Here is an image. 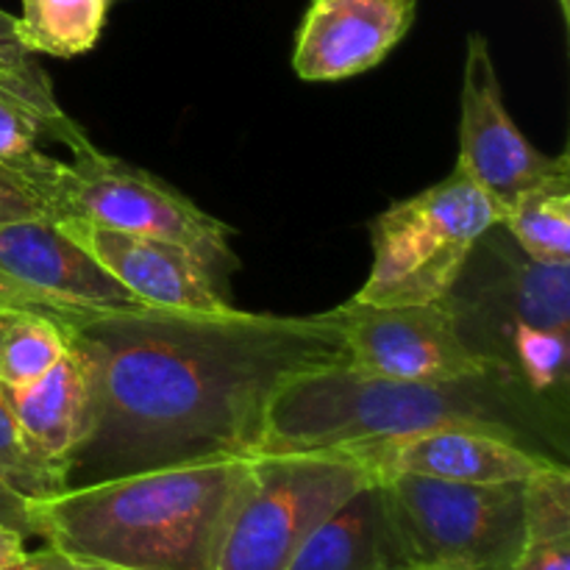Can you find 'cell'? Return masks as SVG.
Returning <instances> with one entry per match:
<instances>
[{"mask_svg": "<svg viewBox=\"0 0 570 570\" xmlns=\"http://www.w3.org/2000/svg\"><path fill=\"white\" fill-rule=\"evenodd\" d=\"M510 570H570V538L523 540Z\"/></svg>", "mask_w": 570, "mask_h": 570, "instance_id": "cell-24", "label": "cell"}, {"mask_svg": "<svg viewBox=\"0 0 570 570\" xmlns=\"http://www.w3.org/2000/svg\"><path fill=\"white\" fill-rule=\"evenodd\" d=\"M399 570H421V568H399Z\"/></svg>", "mask_w": 570, "mask_h": 570, "instance_id": "cell-29", "label": "cell"}, {"mask_svg": "<svg viewBox=\"0 0 570 570\" xmlns=\"http://www.w3.org/2000/svg\"><path fill=\"white\" fill-rule=\"evenodd\" d=\"M499 226L540 265H570V167L518 195Z\"/></svg>", "mask_w": 570, "mask_h": 570, "instance_id": "cell-17", "label": "cell"}, {"mask_svg": "<svg viewBox=\"0 0 570 570\" xmlns=\"http://www.w3.org/2000/svg\"><path fill=\"white\" fill-rule=\"evenodd\" d=\"M443 301L465 343L534 415L566 421L570 265H540L490 228Z\"/></svg>", "mask_w": 570, "mask_h": 570, "instance_id": "cell-4", "label": "cell"}, {"mask_svg": "<svg viewBox=\"0 0 570 570\" xmlns=\"http://www.w3.org/2000/svg\"><path fill=\"white\" fill-rule=\"evenodd\" d=\"M53 206L59 217L98 223L117 232L170 239L204 259L228 287L239 267L232 250V228L200 209L178 189L128 161L106 156L95 145L59 161L53 178Z\"/></svg>", "mask_w": 570, "mask_h": 570, "instance_id": "cell-8", "label": "cell"}, {"mask_svg": "<svg viewBox=\"0 0 570 570\" xmlns=\"http://www.w3.org/2000/svg\"><path fill=\"white\" fill-rule=\"evenodd\" d=\"M460 156L456 167L501 212L543 178L570 167L568 154L546 156L529 142L504 104L490 42L482 33L468 37L460 92Z\"/></svg>", "mask_w": 570, "mask_h": 570, "instance_id": "cell-11", "label": "cell"}, {"mask_svg": "<svg viewBox=\"0 0 570 570\" xmlns=\"http://www.w3.org/2000/svg\"><path fill=\"white\" fill-rule=\"evenodd\" d=\"M373 479L348 451L250 456L217 570H287L304 540Z\"/></svg>", "mask_w": 570, "mask_h": 570, "instance_id": "cell-6", "label": "cell"}, {"mask_svg": "<svg viewBox=\"0 0 570 570\" xmlns=\"http://www.w3.org/2000/svg\"><path fill=\"white\" fill-rule=\"evenodd\" d=\"M557 3H560L562 20H566V26L570 28V0H557Z\"/></svg>", "mask_w": 570, "mask_h": 570, "instance_id": "cell-28", "label": "cell"}, {"mask_svg": "<svg viewBox=\"0 0 570 570\" xmlns=\"http://www.w3.org/2000/svg\"><path fill=\"white\" fill-rule=\"evenodd\" d=\"M89 373L92 417L72 484L193 462L250 460L273 395L345 362L328 312H50Z\"/></svg>", "mask_w": 570, "mask_h": 570, "instance_id": "cell-1", "label": "cell"}, {"mask_svg": "<svg viewBox=\"0 0 570 570\" xmlns=\"http://www.w3.org/2000/svg\"><path fill=\"white\" fill-rule=\"evenodd\" d=\"M328 315L343 337L345 362L371 376L426 384L501 379L493 362L465 343L445 301L376 306L351 298Z\"/></svg>", "mask_w": 570, "mask_h": 570, "instance_id": "cell-9", "label": "cell"}, {"mask_svg": "<svg viewBox=\"0 0 570 570\" xmlns=\"http://www.w3.org/2000/svg\"><path fill=\"white\" fill-rule=\"evenodd\" d=\"M0 304L42 312L142 306L53 217H22L0 226Z\"/></svg>", "mask_w": 570, "mask_h": 570, "instance_id": "cell-10", "label": "cell"}, {"mask_svg": "<svg viewBox=\"0 0 570 570\" xmlns=\"http://www.w3.org/2000/svg\"><path fill=\"white\" fill-rule=\"evenodd\" d=\"M9 570H122L115 566H106V562L83 560V557L65 554V551L53 549V546H45L39 551H26L22 560Z\"/></svg>", "mask_w": 570, "mask_h": 570, "instance_id": "cell-25", "label": "cell"}, {"mask_svg": "<svg viewBox=\"0 0 570 570\" xmlns=\"http://www.w3.org/2000/svg\"><path fill=\"white\" fill-rule=\"evenodd\" d=\"M0 479L28 501L50 499L65 490L28 451L3 384H0Z\"/></svg>", "mask_w": 570, "mask_h": 570, "instance_id": "cell-22", "label": "cell"}, {"mask_svg": "<svg viewBox=\"0 0 570 570\" xmlns=\"http://www.w3.org/2000/svg\"><path fill=\"white\" fill-rule=\"evenodd\" d=\"M0 92L22 104L45 126H50L59 145L70 150V156L92 145L83 128L72 117H67V111L59 106L53 83H50L45 67L37 61V53H31L22 45L20 31H17V17L3 9H0Z\"/></svg>", "mask_w": 570, "mask_h": 570, "instance_id": "cell-18", "label": "cell"}, {"mask_svg": "<svg viewBox=\"0 0 570 570\" xmlns=\"http://www.w3.org/2000/svg\"><path fill=\"white\" fill-rule=\"evenodd\" d=\"M523 540L570 538V471L566 462H546L521 484Z\"/></svg>", "mask_w": 570, "mask_h": 570, "instance_id": "cell-21", "label": "cell"}, {"mask_svg": "<svg viewBox=\"0 0 570 570\" xmlns=\"http://www.w3.org/2000/svg\"><path fill=\"white\" fill-rule=\"evenodd\" d=\"M0 527H9L22 532L26 538H37V527H33V501L11 490L9 484L0 479Z\"/></svg>", "mask_w": 570, "mask_h": 570, "instance_id": "cell-26", "label": "cell"}, {"mask_svg": "<svg viewBox=\"0 0 570 570\" xmlns=\"http://www.w3.org/2000/svg\"><path fill=\"white\" fill-rule=\"evenodd\" d=\"M527 421L499 376L399 382L337 362L301 373L273 395L254 456L354 451L443 426L499 429L527 443Z\"/></svg>", "mask_w": 570, "mask_h": 570, "instance_id": "cell-3", "label": "cell"}, {"mask_svg": "<svg viewBox=\"0 0 570 570\" xmlns=\"http://www.w3.org/2000/svg\"><path fill=\"white\" fill-rule=\"evenodd\" d=\"M109 0H22L17 31L37 56L72 59L98 45Z\"/></svg>", "mask_w": 570, "mask_h": 570, "instance_id": "cell-19", "label": "cell"}, {"mask_svg": "<svg viewBox=\"0 0 570 570\" xmlns=\"http://www.w3.org/2000/svg\"><path fill=\"white\" fill-rule=\"evenodd\" d=\"M493 226H499L495 204L454 167L443 181L373 220L371 273L354 298L376 306L438 304Z\"/></svg>", "mask_w": 570, "mask_h": 570, "instance_id": "cell-5", "label": "cell"}, {"mask_svg": "<svg viewBox=\"0 0 570 570\" xmlns=\"http://www.w3.org/2000/svg\"><path fill=\"white\" fill-rule=\"evenodd\" d=\"M6 395L33 460L61 488H70L72 456L87 440L92 417L89 373L81 354L67 348L37 382L6 387Z\"/></svg>", "mask_w": 570, "mask_h": 570, "instance_id": "cell-15", "label": "cell"}, {"mask_svg": "<svg viewBox=\"0 0 570 570\" xmlns=\"http://www.w3.org/2000/svg\"><path fill=\"white\" fill-rule=\"evenodd\" d=\"M404 568L510 570L523 546L521 484L379 476Z\"/></svg>", "mask_w": 570, "mask_h": 570, "instance_id": "cell-7", "label": "cell"}, {"mask_svg": "<svg viewBox=\"0 0 570 570\" xmlns=\"http://www.w3.org/2000/svg\"><path fill=\"white\" fill-rule=\"evenodd\" d=\"M56 223L142 306L176 312L232 309L226 284L184 245L78 217H59Z\"/></svg>", "mask_w": 570, "mask_h": 570, "instance_id": "cell-12", "label": "cell"}, {"mask_svg": "<svg viewBox=\"0 0 570 570\" xmlns=\"http://www.w3.org/2000/svg\"><path fill=\"white\" fill-rule=\"evenodd\" d=\"M26 540V534L17 532V529L0 527V570H9L22 560V554L28 551Z\"/></svg>", "mask_w": 570, "mask_h": 570, "instance_id": "cell-27", "label": "cell"}, {"mask_svg": "<svg viewBox=\"0 0 570 570\" xmlns=\"http://www.w3.org/2000/svg\"><path fill=\"white\" fill-rule=\"evenodd\" d=\"M22 217H53L50 193L31 176L0 161V226Z\"/></svg>", "mask_w": 570, "mask_h": 570, "instance_id": "cell-23", "label": "cell"}, {"mask_svg": "<svg viewBox=\"0 0 570 570\" xmlns=\"http://www.w3.org/2000/svg\"><path fill=\"white\" fill-rule=\"evenodd\" d=\"M404 568L379 479L356 490L304 540L287 570H399Z\"/></svg>", "mask_w": 570, "mask_h": 570, "instance_id": "cell-16", "label": "cell"}, {"mask_svg": "<svg viewBox=\"0 0 570 570\" xmlns=\"http://www.w3.org/2000/svg\"><path fill=\"white\" fill-rule=\"evenodd\" d=\"M365 460L376 476L415 473L462 484H521L551 456L499 429L443 426L348 451Z\"/></svg>", "mask_w": 570, "mask_h": 570, "instance_id": "cell-13", "label": "cell"}, {"mask_svg": "<svg viewBox=\"0 0 570 570\" xmlns=\"http://www.w3.org/2000/svg\"><path fill=\"white\" fill-rule=\"evenodd\" d=\"M250 460L193 462L72 484L33 501L45 546L122 570H217Z\"/></svg>", "mask_w": 570, "mask_h": 570, "instance_id": "cell-2", "label": "cell"}, {"mask_svg": "<svg viewBox=\"0 0 570 570\" xmlns=\"http://www.w3.org/2000/svg\"><path fill=\"white\" fill-rule=\"evenodd\" d=\"M417 0H312L295 33L304 81H343L382 65L410 33Z\"/></svg>", "mask_w": 570, "mask_h": 570, "instance_id": "cell-14", "label": "cell"}, {"mask_svg": "<svg viewBox=\"0 0 570 570\" xmlns=\"http://www.w3.org/2000/svg\"><path fill=\"white\" fill-rule=\"evenodd\" d=\"M65 328L50 312L0 304V384L22 387L67 354Z\"/></svg>", "mask_w": 570, "mask_h": 570, "instance_id": "cell-20", "label": "cell"}]
</instances>
